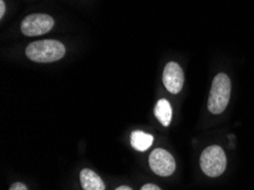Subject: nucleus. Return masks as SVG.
<instances>
[{
    "label": "nucleus",
    "mask_w": 254,
    "mask_h": 190,
    "mask_svg": "<svg viewBox=\"0 0 254 190\" xmlns=\"http://www.w3.org/2000/svg\"><path fill=\"white\" fill-rule=\"evenodd\" d=\"M25 55L36 63H53L64 57L65 46L57 40L34 41L26 47Z\"/></svg>",
    "instance_id": "1"
},
{
    "label": "nucleus",
    "mask_w": 254,
    "mask_h": 190,
    "mask_svg": "<svg viewBox=\"0 0 254 190\" xmlns=\"http://www.w3.org/2000/svg\"><path fill=\"white\" fill-rule=\"evenodd\" d=\"M155 118L163 127H169L172 120V107L167 99H160L154 110Z\"/></svg>",
    "instance_id": "8"
},
{
    "label": "nucleus",
    "mask_w": 254,
    "mask_h": 190,
    "mask_svg": "<svg viewBox=\"0 0 254 190\" xmlns=\"http://www.w3.org/2000/svg\"><path fill=\"white\" fill-rule=\"evenodd\" d=\"M154 137L144 131H133L131 133V146L138 152H145L152 146Z\"/></svg>",
    "instance_id": "9"
},
{
    "label": "nucleus",
    "mask_w": 254,
    "mask_h": 190,
    "mask_svg": "<svg viewBox=\"0 0 254 190\" xmlns=\"http://www.w3.org/2000/svg\"><path fill=\"white\" fill-rule=\"evenodd\" d=\"M115 190H132L130 187H128V186H121V187L117 188Z\"/></svg>",
    "instance_id": "13"
},
{
    "label": "nucleus",
    "mask_w": 254,
    "mask_h": 190,
    "mask_svg": "<svg viewBox=\"0 0 254 190\" xmlns=\"http://www.w3.org/2000/svg\"><path fill=\"white\" fill-rule=\"evenodd\" d=\"M9 190H28L26 188V186L24 184H22V182H15L10 186Z\"/></svg>",
    "instance_id": "10"
},
{
    "label": "nucleus",
    "mask_w": 254,
    "mask_h": 190,
    "mask_svg": "<svg viewBox=\"0 0 254 190\" xmlns=\"http://www.w3.org/2000/svg\"><path fill=\"white\" fill-rule=\"evenodd\" d=\"M80 181L83 190H105V184L97 173L89 169H83L80 173Z\"/></svg>",
    "instance_id": "7"
},
{
    "label": "nucleus",
    "mask_w": 254,
    "mask_h": 190,
    "mask_svg": "<svg viewBox=\"0 0 254 190\" xmlns=\"http://www.w3.org/2000/svg\"><path fill=\"white\" fill-rule=\"evenodd\" d=\"M149 166L160 177H169L175 172L176 161L168 150L156 148L149 155Z\"/></svg>",
    "instance_id": "5"
},
{
    "label": "nucleus",
    "mask_w": 254,
    "mask_h": 190,
    "mask_svg": "<svg viewBox=\"0 0 254 190\" xmlns=\"http://www.w3.org/2000/svg\"><path fill=\"white\" fill-rule=\"evenodd\" d=\"M5 13H6V3L3 0H0V18L3 17Z\"/></svg>",
    "instance_id": "12"
},
{
    "label": "nucleus",
    "mask_w": 254,
    "mask_h": 190,
    "mask_svg": "<svg viewBox=\"0 0 254 190\" xmlns=\"http://www.w3.org/2000/svg\"><path fill=\"white\" fill-rule=\"evenodd\" d=\"M54 26V19L47 14H32L23 19L22 33L26 37L41 36L49 32Z\"/></svg>",
    "instance_id": "4"
},
{
    "label": "nucleus",
    "mask_w": 254,
    "mask_h": 190,
    "mask_svg": "<svg viewBox=\"0 0 254 190\" xmlns=\"http://www.w3.org/2000/svg\"><path fill=\"white\" fill-rule=\"evenodd\" d=\"M202 171L207 177L217 178L225 172L227 166V157L225 150L220 146L213 145L203 150L199 158Z\"/></svg>",
    "instance_id": "3"
},
{
    "label": "nucleus",
    "mask_w": 254,
    "mask_h": 190,
    "mask_svg": "<svg viewBox=\"0 0 254 190\" xmlns=\"http://www.w3.org/2000/svg\"><path fill=\"white\" fill-rule=\"evenodd\" d=\"M140 190H161L160 187H157L156 185H153V184H147L145 186H142L140 188Z\"/></svg>",
    "instance_id": "11"
},
{
    "label": "nucleus",
    "mask_w": 254,
    "mask_h": 190,
    "mask_svg": "<svg viewBox=\"0 0 254 190\" xmlns=\"http://www.w3.org/2000/svg\"><path fill=\"white\" fill-rule=\"evenodd\" d=\"M232 92V82L225 73L215 75L211 87L207 108L212 114H221L228 106Z\"/></svg>",
    "instance_id": "2"
},
{
    "label": "nucleus",
    "mask_w": 254,
    "mask_h": 190,
    "mask_svg": "<svg viewBox=\"0 0 254 190\" xmlns=\"http://www.w3.org/2000/svg\"><path fill=\"white\" fill-rule=\"evenodd\" d=\"M185 75L183 68L176 62L167 64L163 71V83L167 90L171 94H179L183 89Z\"/></svg>",
    "instance_id": "6"
}]
</instances>
